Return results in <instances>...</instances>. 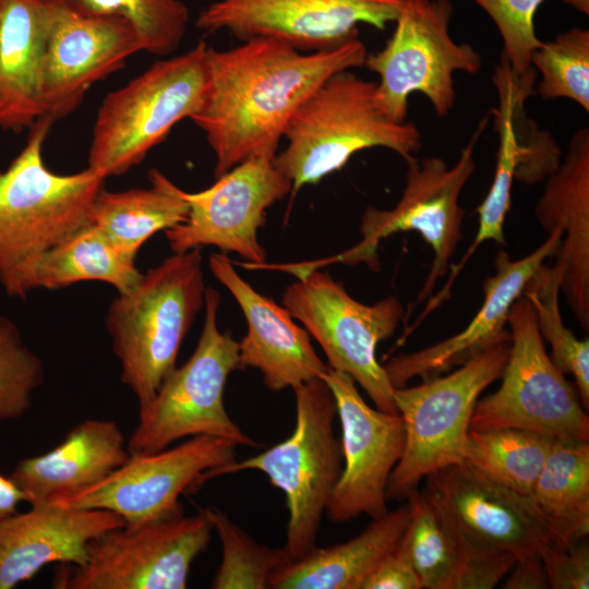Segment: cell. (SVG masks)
<instances>
[{
    "label": "cell",
    "instance_id": "cell-1",
    "mask_svg": "<svg viewBox=\"0 0 589 589\" xmlns=\"http://www.w3.org/2000/svg\"><path fill=\"white\" fill-rule=\"evenodd\" d=\"M359 37L303 53L272 37H253L226 50L207 48L206 87L191 120L204 132L219 178L251 158L273 159L304 100L333 74L364 67Z\"/></svg>",
    "mask_w": 589,
    "mask_h": 589
},
{
    "label": "cell",
    "instance_id": "cell-2",
    "mask_svg": "<svg viewBox=\"0 0 589 589\" xmlns=\"http://www.w3.org/2000/svg\"><path fill=\"white\" fill-rule=\"evenodd\" d=\"M53 122L39 118L22 152L0 171V284L11 298L36 289L39 260L91 224L104 189L106 178L88 167L58 175L45 166L43 145Z\"/></svg>",
    "mask_w": 589,
    "mask_h": 589
},
{
    "label": "cell",
    "instance_id": "cell-3",
    "mask_svg": "<svg viewBox=\"0 0 589 589\" xmlns=\"http://www.w3.org/2000/svg\"><path fill=\"white\" fill-rule=\"evenodd\" d=\"M202 247L173 253L112 299L106 326L121 382L140 408L176 368L181 344L205 302Z\"/></svg>",
    "mask_w": 589,
    "mask_h": 589
},
{
    "label": "cell",
    "instance_id": "cell-4",
    "mask_svg": "<svg viewBox=\"0 0 589 589\" xmlns=\"http://www.w3.org/2000/svg\"><path fill=\"white\" fill-rule=\"evenodd\" d=\"M375 89L376 82L344 70L324 81L298 108L284 133L287 147L274 158L291 182L292 195L339 170L362 149L384 147L406 161L421 148L418 127L388 119L376 105Z\"/></svg>",
    "mask_w": 589,
    "mask_h": 589
},
{
    "label": "cell",
    "instance_id": "cell-5",
    "mask_svg": "<svg viewBox=\"0 0 589 589\" xmlns=\"http://www.w3.org/2000/svg\"><path fill=\"white\" fill-rule=\"evenodd\" d=\"M296 426L291 435L267 450L230 462L211 474L259 470L285 494L289 518L284 550L291 561L316 548V538L328 501L340 478L342 453L334 431V396L323 378L294 388Z\"/></svg>",
    "mask_w": 589,
    "mask_h": 589
},
{
    "label": "cell",
    "instance_id": "cell-6",
    "mask_svg": "<svg viewBox=\"0 0 589 589\" xmlns=\"http://www.w3.org/2000/svg\"><path fill=\"white\" fill-rule=\"evenodd\" d=\"M205 41L160 60L109 93L94 123L88 168L103 177L124 173L197 110L206 87Z\"/></svg>",
    "mask_w": 589,
    "mask_h": 589
},
{
    "label": "cell",
    "instance_id": "cell-7",
    "mask_svg": "<svg viewBox=\"0 0 589 589\" xmlns=\"http://www.w3.org/2000/svg\"><path fill=\"white\" fill-rule=\"evenodd\" d=\"M509 351L510 339L503 340L445 376L395 389L405 446L388 480L387 500H406L426 476L464 461L474 406L480 394L502 376Z\"/></svg>",
    "mask_w": 589,
    "mask_h": 589
},
{
    "label": "cell",
    "instance_id": "cell-8",
    "mask_svg": "<svg viewBox=\"0 0 589 589\" xmlns=\"http://www.w3.org/2000/svg\"><path fill=\"white\" fill-rule=\"evenodd\" d=\"M219 293L205 290L202 334L191 358L161 382L153 399L139 411V422L127 447L131 455L163 450L176 441L196 435L260 446L228 416L224 392L231 372L240 368L239 342L217 324Z\"/></svg>",
    "mask_w": 589,
    "mask_h": 589
},
{
    "label": "cell",
    "instance_id": "cell-9",
    "mask_svg": "<svg viewBox=\"0 0 589 589\" xmlns=\"http://www.w3.org/2000/svg\"><path fill=\"white\" fill-rule=\"evenodd\" d=\"M453 14L450 0H405L386 45L368 53L364 67L380 77L376 105L392 121H407L413 93L423 94L436 115L446 117L456 99L454 73L476 74L482 68L471 45L450 37Z\"/></svg>",
    "mask_w": 589,
    "mask_h": 589
},
{
    "label": "cell",
    "instance_id": "cell-10",
    "mask_svg": "<svg viewBox=\"0 0 589 589\" xmlns=\"http://www.w3.org/2000/svg\"><path fill=\"white\" fill-rule=\"evenodd\" d=\"M283 305L322 347L328 366L350 375L376 408L398 413L393 387L376 359V346L393 335L404 315L401 302L389 296L366 305L354 300L341 283L316 269H296Z\"/></svg>",
    "mask_w": 589,
    "mask_h": 589
},
{
    "label": "cell",
    "instance_id": "cell-11",
    "mask_svg": "<svg viewBox=\"0 0 589 589\" xmlns=\"http://www.w3.org/2000/svg\"><path fill=\"white\" fill-rule=\"evenodd\" d=\"M488 123L483 118L453 167L438 157L406 160V185L392 209L365 208L360 232L362 240L332 260L346 264L365 262L377 267L376 249L381 240L399 231H417L433 250L430 272L413 306L430 298L438 281L449 269L450 260L462 238L465 211L460 194L474 170V148Z\"/></svg>",
    "mask_w": 589,
    "mask_h": 589
},
{
    "label": "cell",
    "instance_id": "cell-12",
    "mask_svg": "<svg viewBox=\"0 0 589 589\" xmlns=\"http://www.w3.org/2000/svg\"><path fill=\"white\" fill-rule=\"evenodd\" d=\"M507 324L510 351L498 389L478 400L470 429L517 428L554 440L588 442L589 418L546 353L530 302L520 296Z\"/></svg>",
    "mask_w": 589,
    "mask_h": 589
},
{
    "label": "cell",
    "instance_id": "cell-13",
    "mask_svg": "<svg viewBox=\"0 0 589 589\" xmlns=\"http://www.w3.org/2000/svg\"><path fill=\"white\" fill-rule=\"evenodd\" d=\"M201 512L106 531L88 544L86 562L56 576L61 589H184L193 561L211 541Z\"/></svg>",
    "mask_w": 589,
    "mask_h": 589
},
{
    "label": "cell",
    "instance_id": "cell-14",
    "mask_svg": "<svg viewBox=\"0 0 589 589\" xmlns=\"http://www.w3.org/2000/svg\"><path fill=\"white\" fill-rule=\"evenodd\" d=\"M237 443L212 435L192 436L156 453L131 455L107 478L59 505L108 509L127 525L169 519L183 514L179 497L236 461Z\"/></svg>",
    "mask_w": 589,
    "mask_h": 589
},
{
    "label": "cell",
    "instance_id": "cell-15",
    "mask_svg": "<svg viewBox=\"0 0 589 589\" xmlns=\"http://www.w3.org/2000/svg\"><path fill=\"white\" fill-rule=\"evenodd\" d=\"M405 0H215L195 25L207 33L229 32L240 40L272 37L311 52L358 37V25L383 31Z\"/></svg>",
    "mask_w": 589,
    "mask_h": 589
},
{
    "label": "cell",
    "instance_id": "cell-16",
    "mask_svg": "<svg viewBox=\"0 0 589 589\" xmlns=\"http://www.w3.org/2000/svg\"><path fill=\"white\" fill-rule=\"evenodd\" d=\"M291 182L273 159H248L196 193L181 190L190 209L185 221L166 230L173 253L202 245L235 252L248 266L265 263L266 252L257 239L265 212L291 193Z\"/></svg>",
    "mask_w": 589,
    "mask_h": 589
},
{
    "label": "cell",
    "instance_id": "cell-17",
    "mask_svg": "<svg viewBox=\"0 0 589 589\" xmlns=\"http://www.w3.org/2000/svg\"><path fill=\"white\" fill-rule=\"evenodd\" d=\"M322 378L335 399L344 460L325 513L336 524L363 514L378 518L388 512V480L404 452L402 420L399 413L370 407L350 375L328 366Z\"/></svg>",
    "mask_w": 589,
    "mask_h": 589
},
{
    "label": "cell",
    "instance_id": "cell-18",
    "mask_svg": "<svg viewBox=\"0 0 589 589\" xmlns=\"http://www.w3.org/2000/svg\"><path fill=\"white\" fill-rule=\"evenodd\" d=\"M144 50L131 23L118 16L79 14L47 0L41 83L44 117L56 121L72 112L88 88Z\"/></svg>",
    "mask_w": 589,
    "mask_h": 589
},
{
    "label": "cell",
    "instance_id": "cell-19",
    "mask_svg": "<svg viewBox=\"0 0 589 589\" xmlns=\"http://www.w3.org/2000/svg\"><path fill=\"white\" fill-rule=\"evenodd\" d=\"M424 479L423 492L459 532L480 546L518 557L553 543L564 544L530 495L510 490L465 462Z\"/></svg>",
    "mask_w": 589,
    "mask_h": 589
},
{
    "label": "cell",
    "instance_id": "cell-20",
    "mask_svg": "<svg viewBox=\"0 0 589 589\" xmlns=\"http://www.w3.org/2000/svg\"><path fill=\"white\" fill-rule=\"evenodd\" d=\"M562 238L563 232L555 229L538 249L516 261L505 251H500L495 259V273L483 284V303L471 322L460 333L433 346L392 357L383 366L393 387H405L413 377L424 381L438 376L490 346L510 339L505 325L513 303L544 260L555 254Z\"/></svg>",
    "mask_w": 589,
    "mask_h": 589
},
{
    "label": "cell",
    "instance_id": "cell-21",
    "mask_svg": "<svg viewBox=\"0 0 589 589\" xmlns=\"http://www.w3.org/2000/svg\"><path fill=\"white\" fill-rule=\"evenodd\" d=\"M208 263L247 318L248 333L239 342L240 368L257 369L272 392L322 378L328 365L314 350L308 330L293 321L289 311L254 290L224 252L213 253Z\"/></svg>",
    "mask_w": 589,
    "mask_h": 589
},
{
    "label": "cell",
    "instance_id": "cell-22",
    "mask_svg": "<svg viewBox=\"0 0 589 589\" xmlns=\"http://www.w3.org/2000/svg\"><path fill=\"white\" fill-rule=\"evenodd\" d=\"M124 524L108 509L56 503L16 512L0 521V589L15 588L50 563L83 565L91 541Z\"/></svg>",
    "mask_w": 589,
    "mask_h": 589
},
{
    "label": "cell",
    "instance_id": "cell-23",
    "mask_svg": "<svg viewBox=\"0 0 589 589\" xmlns=\"http://www.w3.org/2000/svg\"><path fill=\"white\" fill-rule=\"evenodd\" d=\"M548 235L563 232L555 264L563 269L561 289L584 330L589 329V130L570 137L558 167L545 178L534 208Z\"/></svg>",
    "mask_w": 589,
    "mask_h": 589
},
{
    "label": "cell",
    "instance_id": "cell-24",
    "mask_svg": "<svg viewBox=\"0 0 589 589\" xmlns=\"http://www.w3.org/2000/svg\"><path fill=\"white\" fill-rule=\"evenodd\" d=\"M120 426L111 420L86 419L51 450L22 459L10 479L31 506L67 500L107 478L130 458Z\"/></svg>",
    "mask_w": 589,
    "mask_h": 589
},
{
    "label": "cell",
    "instance_id": "cell-25",
    "mask_svg": "<svg viewBox=\"0 0 589 589\" xmlns=\"http://www.w3.org/2000/svg\"><path fill=\"white\" fill-rule=\"evenodd\" d=\"M47 0H0V129L22 131L44 117L41 83Z\"/></svg>",
    "mask_w": 589,
    "mask_h": 589
},
{
    "label": "cell",
    "instance_id": "cell-26",
    "mask_svg": "<svg viewBox=\"0 0 589 589\" xmlns=\"http://www.w3.org/2000/svg\"><path fill=\"white\" fill-rule=\"evenodd\" d=\"M408 503L372 519L357 537L328 548H315L277 570L273 589H361L363 582L400 542L410 521Z\"/></svg>",
    "mask_w": 589,
    "mask_h": 589
},
{
    "label": "cell",
    "instance_id": "cell-27",
    "mask_svg": "<svg viewBox=\"0 0 589 589\" xmlns=\"http://www.w3.org/2000/svg\"><path fill=\"white\" fill-rule=\"evenodd\" d=\"M149 180L148 189H101L91 209V224L133 257L153 235L185 221L190 209L181 189L160 171L152 169Z\"/></svg>",
    "mask_w": 589,
    "mask_h": 589
},
{
    "label": "cell",
    "instance_id": "cell-28",
    "mask_svg": "<svg viewBox=\"0 0 589 589\" xmlns=\"http://www.w3.org/2000/svg\"><path fill=\"white\" fill-rule=\"evenodd\" d=\"M530 496L564 544L587 538L588 442L554 440Z\"/></svg>",
    "mask_w": 589,
    "mask_h": 589
},
{
    "label": "cell",
    "instance_id": "cell-29",
    "mask_svg": "<svg viewBox=\"0 0 589 589\" xmlns=\"http://www.w3.org/2000/svg\"><path fill=\"white\" fill-rule=\"evenodd\" d=\"M136 257L119 249L99 228L88 224L47 252L35 271L36 288L56 290L86 280L104 281L118 293L141 278Z\"/></svg>",
    "mask_w": 589,
    "mask_h": 589
},
{
    "label": "cell",
    "instance_id": "cell-30",
    "mask_svg": "<svg viewBox=\"0 0 589 589\" xmlns=\"http://www.w3.org/2000/svg\"><path fill=\"white\" fill-rule=\"evenodd\" d=\"M554 438L524 429H470L464 461L489 479L530 495Z\"/></svg>",
    "mask_w": 589,
    "mask_h": 589
},
{
    "label": "cell",
    "instance_id": "cell-31",
    "mask_svg": "<svg viewBox=\"0 0 589 589\" xmlns=\"http://www.w3.org/2000/svg\"><path fill=\"white\" fill-rule=\"evenodd\" d=\"M498 94V107L492 110L494 125L498 135V148L496 154V165L492 184L479 205V227L473 242L469 245L461 260L452 267L450 275L441 291L431 297L428 308L435 310L450 296V288L454 280L465 267L469 259L477 249L486 240H494L505 244L504 223L510 207V191L515 181V169L517 165V146L510 118V89L508 80L500 77L494 82Z\"/></svg>",
    "mask_w": 589,
    "mask_h": 589
},
{
    "label": "cell",
    "instance_id": "cell-32",
    "mask_svg": "<svg viewBox=\"0 0 589 589\" xmlns=\"http://www.w3.org/2000/svg\"><path fill=\"white\" fill-rule=\"evenodd\" d=\"M563 279V269L557 264L544 263L528 279L522 290L531 304L537 325L542 338L551 346L549 356L554 365L563 373L570 374L584 408H589V340H579L565 327L560 308L558 292Z\"/></svg>",
    "mask_w": 589,
    "mask_h": 589
},
{
    "label": "cell",
    "instance_id": "cell-33",
    "mask_svg": "<svg viewBox=\"0 0 589 589\" xmlns=\"http://www.w3.org/2000/svg\"><path fill=\"white\" fill-rule=\"evenodd\" d=\"M406 501L411 516L405 537L422 589H454L458 552L449 521L423 491Z\"/></svg>",
    "mask_w": 589,
    "mask_h": 589
},
{
    "label": "cell",
    "instance_id": "cell-34",
    "mask_svg": "<svg viewBox=\"0 0 589 589\" xmlns=\"http://www.w3.org/2000/svg\"><path fill=\"white\" fill-rule=\"evenodd\" d=\"M216 530L223 558L212 582L215 589H266L274 574L291 561L284 549L257 543L216 507L201 510Z\"/></svg>",
    "mask_w": 589,
    "mask_h": 589
},
{
    "label": "cell",
    "instance_id": "cell-35",
    "mask_svg": "<svg viewBox=\"0 0 589 589\" xmlns=\"http://www.w3.org/2000/svg\"><path fill=\"white\" fill-rule=\"evenodd\" d=\"M87 16H118L133 25L144 51L167 56L181 44L189 9L180 0H57Z\"/></svg>",
    "mask_w": 589,
    "mask_h": 589
},
{
    "label": "cell",
    "instance_id": "cell-36",
    "mask_svg": "<svg viewBox=\"0 0 589 589\" xmlns=\"http://www.w3.org/2000/svg\"><path fill=\"white\" fill-rule=\"evenodd\" d=\"M540 73L537 94L543 99L567 98L589 111V31L574 27L541 41L530 57Z\"/></svg>",
    "mask_w": 589,
    "mask_h": 589
},
{
    "label": "cell",
    "instance_id": "cell-37",
    "mask_svg": "<svg viewBox=\"0 0 589 589\" xmlns=\"http://www.w3.org/2000/svg\"><path fill=\"white\" fill-rule=\"evenodd\" d=\"M536 70L518 74L510 68V118L517 146L515 180L536 184L545 180L561 163V149L553 136L541 130L525 112V101L533 94Z\"/></svg>",
    "mask_w": 589,
    "mask_h": 589
},
{
    "label": "cell",
    "instance_id": "cell-38",
    "mask_svg": "<svg viewBox=\"0 0 589 589\" xmlns=\"http://www.w3.org/2000/svg\"><path fill=\"white\" fill-rule=\"evenodd\" d=\"M43 382L41 359L24 342L16 325L0 315V421L22 418Z\"/></svg>",
    "mask_w": 589,
    "mask_h": 589
},
{
    "label": "cell",
    "instance_id": "cell-39",
    "mask_svg": "<svg viewBox=\"0 0 589 589\" xmlns=\"http://www.w3.org/2000/svg\"><path fill=\"white\" fill-rule=\"evenodd\" d=\"M494 22L503 40L502 58L521 74L531 68L530 57L541 44L534 14L544 0H470Z\"/></svg>",
    "mask_w": 589,
    "mask_h": 589
},
{
    "label": "cell",
    "instance_id": "cell-40",
    "mask_svg": "<svg viewBox=\"0 0 589 589\" xmlns=\"http://www.w3.org/2000/svg\"><path fill=\"white\" fill-rule=\"evenodd\" d=\"M449 524L458 552V573L454 589L494 588L507 575L517 556L480 546L467 539L450 521Z\"/></svg>",
    "mask_w": 589,
    "mask_h": 589
},
{
    "label": "cell",
    "instance_id": "cell-41",
    "mask_svg": "<svg viewBox=\"0 0 589 589\" xmlns=\"http://www.w3.org/2000/svg\"><path fill=\"white\" fill-rule=\"evenodd\" d=\"M539 553L546 569L549 588H589V546L586 538L568 545L553 543Z\"/></svg>",
    "mask_w": 589,
    "mask_h": 589
},
{
    "label": "cell",
    "instance_id": "cell-42",
    "mask_svg": "<svg viewBox=\"0 0 589 589\" xmlns=\"http://www.w3.org/2000/svg\"><path fill=\"white\" fill-rule=\"evenodd\" d=\"M361 589H422L405 534L366 578Z\"/></svg>",
    "mask_w": 589,
    "mask_h": 589
},
{
    "label": "cell",
    "instance_id": "cell-43",
    "mask_svg": "<svg viewBox=\"0 0 589 589\" xmlns=\"http://www.w3.org/2000/svg\"><path fill=\"white\" fill-rule=\"evenodd\" d=\"M504 589H546L549 579L544 563L539 552L518 556L507 573Z\"/></svg>",
    "mask_w": 589,
    "mask_h": 589
},
{
    "label": "cell",
    "instance_id": "cell-44",
    "mask_svg": "<svg viewBox=\"0 0 589 589\" xmlns=\"http://www.w3.org/2000/svg\"><path fill=\"white\" fill-rule=\"evenodd\" d=\"M21 502H26L25 493L10 477L0 474V521L15 514Z\"/></svg>",
    "mask_w": 589,
    "mask_h": 589
},
{
    "label": "cell",
    "instance_id": "cell-45",
    "mask_svg": "<svg viewBox=\"0 0 589 589\" xmlns=\"http://www.w3.org/2000/svg\"><path fill=\"white\" fill-rule=\"evenodd\" d=\"M562 1L582 14H586V15L589 14V0H562Z\"/></svg>",
    "mask_w": 589,
    "mask_h": 589
}]
</instances>
